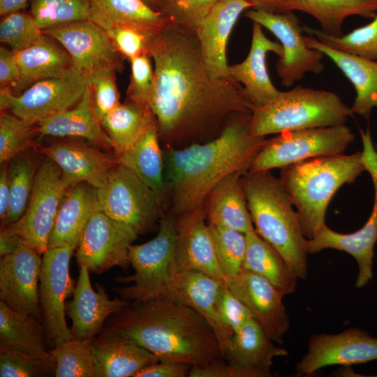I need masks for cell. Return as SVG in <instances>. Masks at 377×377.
Returning a JSON list of instances; mask_svg holds the SVG:
<instances>
[{"label":"cell","mask_w":377,"mask_h":377,"mask_svg":"<svg viewBox=\"0 0 377 377\" xmlns=\"http://www.w3.org/2000/svg\"><path fill=\"white\" fill-rule=\"evenodd\" d=\"M360 156V151L319 156L281 168L279 178L297 209L306 239L325 225L327 208L337 191L364 171Z\"/></svg>","instance_id":"5"},{"label":"cell","mask_w":377,"mask_h":377,"mask_svg":"<svg viewBox=\"0 0 377 377\" xmlns=\"http://www.w3.org/2000/svg\"><path fill=\"white\" fill-rule=\"evenodd\" d=\"M55 369L50 354L36 356L0 347L1 377L55 376Z\"/></svg>","instance_id":"45"},{"label":"cell","mask_w":377,"mask_h":377,"mask_svg":"<svg viewBox=\"0 0 377 377\" xmlns=\"http://www.w3.org/2000/svg\"><path fill=\"white\" fill-rule=\"evenodd\" d=\"M308 47L328 57L353 85L356 96L351 110L369 119L377 107V62L333 49L311 36H304Z\"/></svg>","instance_id":"28"},{"label":"cell","mask_w":377,"mask_h":377,"mask_svg":"<svg viewBox=\"0 0 377 377\" xmlns=\"http://www.w3.org/2000/svg\"><path fill=\"white\" fill-rule=\"evenodd\" d=\"M156 120L148 105L128 99L120 103L101 120V126L109 137L117 156L128 151L146 128Z\"/></svg>","instance_id":"37"},{"label":"cell","mask_w":377,"mask_h":377,"mask_svg":"<svg viewBox=\"0 0 377 377\" xmlns=\"http://www.w3.org/2000/svg\"><path fill=\"white\" fill-rule=\"evenodd\" d=\"M43 33L65 48L75 68L87 79L100 71L122 69V56L105 31L91 20L62 24Z\"/></svg>","instance_id":"15"},{"label":"cell","mask_w":377,"mask_h":377,"mask_svg":"<svg viewBox=\"0 0 377 377\" xmlns=\"http://www.w3.org/2000/svg\"><path fill=\"white\" fill-rule=\"evenodd\" d=\"M0 347L36 356L50 354L43 323L0 301Z\"/></svg>","instance_id":"35"},{"label":"cell","mask_w":377,"mask_h":377,"mask_svg":"<svg viewBox=\"0 0 377 377\" xmlns=\"http://www.w3.org/2000/svg\"><path fill=\"white\" fill-rule=\"evenodd\" d=\"M208 225L226 280L235 276L243 269L246 249V235L236 230Z\"/></svg>","instance_id":"44"},{"label":"cell","mask_w":377,"mask_h":377,"mask_svg":"<svg viewBox=\"0 0 377 377\" xmlns=\"http://www.w3.org/2000/svg\"><path fill=\"white\" fill-rule=\"evenodd\" d=\"M377 241V196L371 215L359 230L342 234L324 225L311 239H306L307 253H315L326 249H333L348 253L356 260L359 274L356 287L364 286L372 279V264L374 246Z\"/></svg>","instance_id":"25"},{"label":"cell","mask_w":377,"mask_h":377,"mask_svg":"<svg viewBox=\"0 0 377 377\" xmlns=\"http://www.w3.org/2000/svg\"><path fill=\"white\" fill-rule=\"evenodd\" d=\"M37 124H30L8 111L0 116V163H8L22 151L37 146Z\"/></svg>","instance_id":"43"},{"label":"cell","mask_w":377,"mask_h":377,"mask_svg":"<svg viewBox=\"0 0 377 377\" xmlns=\"http://www.w3.org/2000/svg\"><path fill=\"white\" fill-rule=\"evenodd\" d=\"M251 114H234L208 142L163 150L167 211L175 216L193 211L221 181L249 170L266 139L251 135Z\"/></svg>","instance_id":"2"},{"label":"cell","mask_w":377,"mask_h":377,"mask_svg":"<svg viewBox=\"0 0 377 377\" xmlns=\"http://www.w3.org/2000/svg\"><path fill=\"white\" fill-rule=\"evenodd\" d=\"M151 8L156 10L159 0H144Z\"/></svg>","instance_id":"60"},{"label":"cell","mask_w":377,"mask_h":377,"mask_svg":"<svg viewBox=\"0 0 377 377\" xmlns=\"http://www.w3.org/2000/svg\"><path fill=\"white\" fill-rule=\"evenodd\" d=\"M188 377H256L246 370L235 368L227 363L223 357L202 366L191 367Z\"/></svg>","instance_id":"52"},{"label":"cell","mask_w":377,"mask_h":377,"mask_svg":"<svg viewBox=\"0 0 377 377\" xmlns=\"http://www.w3.org/2000/svg\"><path fill=\"white\" fill-rule=\"evenodd\" d=\"M138 235L129 226L117 221L98 207L93 212L76 248L78 267L100 274L113 267L127 269L129 246Z\"/></svg>","instance_id":"14"},{"label":"cell","mask_w":377,"mask_h":377,"mask_svg":"<svg viewBox=\"0 0 377 377\" xmlns=\"http://www.w3.org/2000/svg\"><path fill=\"white\" fill-rule=\"evenodd\" d=\"M37 128L41 136L79 137L95 146L112 149L110 140L95 113L89 83L82 98L75 107L40 121Z\"/></svg>","instance_id":"29"},{"label":"cell","mask_w":377,"mask_h":377,"mask_svg":"<svg viewBox=\"0 0 377 377\" xmlns=\"http://www.w3.org/2000/svg\"><path fill=\"white\" fill-rule=\"evenodd\" d=\"M75 184L47 158L36 171L24 214L17 222L1 228V233L17 237L43 255L47 250L50 235L63 198Z\"/></svg>","instance_id":"8"},{"label":"cell","mask_w":377,"mask_h":377,"mask_svg":"<svg viewBox=\"0 0 377 377\" xmlns=\"http://www.w3.org/2000/svg\"><path fill=\"white\" fill-rule=\"evenodd\" d=\"M245 235L246 249L243 269L264 277L284 295L294 293L298 278L281 256L254 228Z\"/></svg>","instance_id":"38"},{"label":"cell","mask_w":377,"mask_h":377,"mask_svg":"<svg viewBox=\"0 0 377 377\" xmlns=\"http://www.w3.org/2000/svg\"><path fill=\"white\" fill-rule=\"evenodd\" d=\"M271 52L280 57L283 52L281 43L266 37L262 26L253 22L251 44L247 57L239 64L228 66L230 76L242 85L254 110L271 102L280 91L272 83L267 68V56Z\"/></svg>","instance_id":"24"},{"label":"cell","mask_w":377,"mask_h":377,"mask_svg":"<svg viewBox=\"0 0 377 377\" xmlns=\"http://www.w3.org/2000/svg\"><path fill=\"white\" fill-rule=\"evenodd\" d=\"M335 93L297 85L279 91L269 103L253 110L250 123L253 136H266L306 128L345 124L353 115Z\"/></svg>","instance_id":"6"},{"label":"cell","mask_w":377,"mask_h":377,"mask_svg":"<svg viewBox=\"0 0 377 377\" xmlns=\"http://www.w3.org/2000/svg\"><path fill=\"white\" fill-rule=\"evenodd\" d=\"M219 305L224 323L234 333L253 318L248 308L229 289L226 283L220 293Z\"/></svg>","instance_id":"51"},{"label":"cell","mask_w":377,"mask_h":377,"mask_svg":"<svg viewBox=\"0 0 377 377\" xmlns=\"http://www.w3.org/2000/svg\"><path fill=\"white\" fill-rule=\"evenodd\" d=\"M219 0H159L157 10L169 26L195 33V31Z\"/></svg>","instance_id":"46"},{"label":"cell","mask_w":377,"mask_h":377,"mask_svg":"<svg viewBox=\"0 0 377 377\" xmlns=\"http://www.w3.org/2000/svg\"><path fill=\"white\" fill-rule=\"evenodd\" d=\"M133 341L159 361L205 365L223 357L207 322L190 307L165 297L130 302L106 320L97 337Z\"/></svg>","instance_id":"3"},{"label":"cell","mask_w":377,"mask_h":377,"mask_svg":"<svg viewBox=\"0 0 377 377\" xmlns=\"http://www.w3.org/2000/svg\"><path fill=\"white\" fill-rule=\"evenodd\" d=\"M261 326L249 320L235 332L223 357L230 365L253 373L256 377L271 376L270 367L276 357L286 356V349L276 346Z\"/></svg>","instance_id":"26"},{"label":"cell","mask_w":377,"mask_h":377,"mask_svg":"<svg viewBox=\"0 0 377 377\" xmlns=\"http://www.w3.org/2000/svg\"><path fill=\"white\" fill-rule=\"evenodd\" d=\"M150 57L144 54L130 60L131 73L126 91L127 99L141 105H148L154 82Z\"/></svg>","instance_id":"50"},{"label":"cell","mask_w":377,"mask_h":377,"mask_svg":"<svg viewBox=\"0 0 377 377\" xmlns=\"http://www.w3.org/2000/svg\"><path fill=\"white\" fill-rule=\"evenodd\" d=\"M96 377H134L158 358L140 345L116 337H96L92 341Z\"/></svg>","instance_id":"30"},{"label":"cell","mask_w":377,"mask_h":377,"mask_svg":"<svg viewBox=\"0 0 377 377\" xmlns=\"http://www.w3.org/2000/svg\"><path fill=\"white\" fill-rule=\"evenodd\" d=\"M286 10L309 14L319 22L324 33L341 36L346 17L360 15L373 18L377 10V0H288Z\"/></svg>","instance_id":"36"},{"label":"cell","mask_w":377,"mask_h":377,"mask_svg":"<svg viewBox=\"0 0 377 377\" xmlns=\"http://www.w3.org/2000/svg\"><path fill=\"white\" fill-rule=\"evenodd\" d=\"M8 164V163L1 165L0 172V217L1 223H3L6 218L10 203Z\"/></svg>","instance_id":"56"},{"label":"cell","mask_w":377,"mask_h":377,"mask_svg":"<svg viewBox=\"0 0 377 377\" xmlns=\"http://www.w3.org/2000/svg\"><path fill=\"white\" fill-rule=\"evenodd\" d=\"M252 9L264 10L268 13H280L287 12L288 0H247Z\"/></svg>","instance_id":"57"},{"label":"cell","mask_w":377,"mask_h":377,"mask_svg":"<svg viewBox=\"0 0 377 377\" xmlns=\"http://www.w3.org/2000/svg\"><path fill=\"white\" fill-rule=\"evenodd\" d=\"M88 81L75 68L68 74L38 81L24 93L15 96L10 89H1V111L10 112L32 124L64 112L82 98Z\"/></svg>","instance_id":"11"},{"label":"cell","mask_w":377,"mask_h":377,"mask_svg":"<svg viewBox=\"0 0 377 377\" xmlns=\"http://www.w3.org/2000/svg\"><path fill=\"white\" fill-rule=\"evenodd\" d=\"M176 240L177 217L167 211L159 221L158 232L154 238L129 246L128 259L134 274L119 276L115 281L133 285L116 288L114 291L130 302L163 297L177 273Z\"/></svg>","instance_id":"7"},{"label":"cell","mask_w":377,"mask_h":377,"mask_svg":"<svg viewBox=\"0 0 377 377\" xmlns=\"http://www.w3.org/2000/svg\"><path fill=\"white\" fill-rule=\"evenodd\" d=\"M28 0H0V14L5 16L23 9Z\"/></svg>","instance_id":"59"},{"label":"cell","mask_w":377,"mask_h":377,"mask_svg":"<svg viewBox=\"0 0 377 377\" xmlns=\"http://www.w3.org/2000/svg\"><path fill=\"white\" fill-rule=\"evenodd\" d=\"M21 242L14 236L0 234V256L1 258L14 252Z\"/></svg>","instance_id":"58"},{"label":"cell","mask_w":377,"mask_h":377,"mask_svg":"<svg viewBox=\"0 0 377 377\" xmlns=\"http://www.w3.org/2000/svg\"><path fill=\"white\" fill-rule=\"evenodd\" d=\"M154 82L148 105L165 148L216 138L236 113H252L242 85L212 78L195 34L168 26L151 40Z\"/></svg>","instance_id":"1"},{"label":"cell","mask_w":377,"mask_h":377,"mask_svg":"<svg viewBox=\"0 0 377 377\" xmlns=\"http://www.w3.org/2000/svg\"><path fill=\"white\" fill-rule=\"evenodd\" d=\"M28 150L15 156L8 164L10 203L2 228L17 222L27 209L36 174Z\"/></svg>","instance_id":"39"},{"label":"cell","mask_w":377,"mask_h":377,"mask_svg":"<svg viewBox=\"0 0 377 377\" xmlns=\"http://www.w3.org/2000/svg\"><path fill=\"white\" fill-rule=\"evenodd\" d=\"M242 176L231 175L217 184L204 203L207 221L246 234L253 229L248 209Z\"/></svg>","instance_id":"31"},{"label":"cell","mask_w":377,"mask_h":377,"mask_svg":"<svg viewBox=\"0 0 377 377\" xmlns=\"http://www.w3.org/2000/svg\"><path fill=\"white\" fill-rule=\"evenodd\" d=\"M362 141V151L360 152V162L364 170L370 175L374 188V196H377V145L374 147L369 129L360 131Z\"/></svg>","instance_id":"55"},{"label":"cell","mask_w":377,"mask_h":377,"mask_svg":"<svg viewBox=\"0 0 377 377\" xmlns=\"http://www.w3.org/2000/svg\"><path fill=\"white\" fill-rule=\"evenodd\" d=\"M117 156L119 163L131 170L155 192L167 211L163 151L160 146L157 121L146 128L128 151Z\"/></svg>","instance_id":"32"},{"label":"cell","mask_w":377,"mask_h":377,"mask_svg":"<svg viewBox=\"0 0 377 377\" xmlns=\"http://www.w3.org/2000/svg\"><path fill=\"white\" fill-rule=\"evenodd\" d=\"M116 72L105 70L87 79L92 91L95 113L100 121L121 103L116 83Z\"/></svg>","instance_id":"49"},{"label":"cell","mask_w":377,"mask_h":377,"mask_svg":"<svg viewBox=\"0 0 377 377\" xmlns=\"http://www.w3.org/2000/svg\"><path fill=\"white\" fill-rule=\"evenodd\" d=\"M98 207L138 235L152 231L167 212L155 192L135 173L117 163L106 184L96 189Z\"/></svg>","instance_id":"9"},{"label":"cell","mask_w":377,"mask_h":377,"mask_svg":"<svg viewBox=\"0 0 377 377\" xmlns=\"http://www.w3.org/2000/svg\"><path fill=\"white\" fill-rule=\"evenodd\" d=\"M224 284L225 281L198 270H181L175 274L161 297L183 304L198 313L212 330L222 355L234 334L219 311V295Z\"/></svg>","instance_id":"17"},{"label":"cell","mask_w":377,"mask_h":377,"mask_svg":"<svg viewBox=\"0 0 377 377\" xmlns=\"http://www.w3.org/2000/svg\"><path fill=\"white\" fill-rule=\"evenodd\" d=\"M15 54L21 72L20 87L64 76L75 68L65 48L45 34L33 45Z\"/></svg>","instance_id":"33"},{"label":"cell","mask_w":377,"mask_h":377,"mask_svg":"<svg viewBox=\"0 0 377 377\" xmlns=\"http://www.w3.org/2000/svg\"><path fill=\"white\" fill-rule=\"evenodd\" d=\"M39 150L75 184L84 182L95 189L106 184L111 170L118 163L115 154L79 142L58 140Z\"/></svg>","instance_id":"23"},{"label":"cell","mask_w":377,"mask_h":377,"mask_svg":"<svg viewBox=\"0 0 377 377\" xmlns=\"http://www.w3.org/2000/svg\"><path fill=\"white\" fill-rule=\"evenodd\" d=\"M304 31L337 50L377 62V14L366 25L341 36H334L306 25Z\"/></svg>","instance_id":"40"},{"label":"cell","mask_w":377,"mask_h":377,"mask_svg":"<svg viewBox=\"0 0 377 377\" xmlns=\"http://www.w3.org/2000/svg\"><path fill=\"white\" fill-rule=\"evenodd\" d=\"M241 178L255 230L298 279H306V238L281 180L270 170L248 171Z\"/></svg>","instance_id":"4"},{"label":"cell","mask_w":377,"mask_h":377,"mask_svg":"<svg viewBox=\"0 0 377 377\" xmlns=\"http://www.w3.org/2000/svg\"><path fill=\"white\" fill-rule=\"evenodd\" d=\"M244 16L268 29L281 43L283 52L276 69L283 86H292L306 73L319 74L323 71L324 54L308 47L302 34L303 26L293 11L273 13L251 8Z\"/></svg>","instance_id":"12"},{"label":"cell","mask_w":377,"mask_h":377,"mask_svg":"<svg viewBox=\"0 0 377 377\" xmlns=\"http://www.w3.org/2000/svg\"><path fill=\"white\" fill-rule=\"evenodd\" d=\"M229 289L245 304L267 335L278 343L290 327L282 299L284 295L264 277L243 269L225 281Z\"/></svg>","instance_id":"19"},{"label":"cell","mask_w":377,"mask_h":377,"mask_svg":"<svg viewBox=\"0 0 377 377\" xmlns=\"http://www.w3.org/2000/svg\"><path fill=\"white\" fill-rule=\"evenodd\" d=\"M107 33L119 53L131 60L140 55L149 54L152 38L146 32L126 25L102 24H98ZM150 56V55H149Z\"/></svg>","instance_id":"48"},{"label":"cell","mask_w":377,"mask_h":377,"mask_svg":"<svg viewBox=\"0 0 377 377\" xmlns=\"http://www.w3.org/2000/svg\"><path fill=\"white\" fill-rule=\"evenodd\" d=\"M94 339H68L49 350L56 377H96L91 350Z\"/></svg>","instance_id":"41"},{"label":"cell","mask_w":377,"mask_h":377,"mask_svg":"<svg viewBox=\"0 0 377 377\" xmlns=\"http://www.w3.org/2000/svg\"><path fill=\"white\" fill-rule=\"evenodd\" d=\"M90 19L98 24L126 25L156 36L168 26L162 14L144 0H91Z\"/></svg>","instance_id":"34"},{"label":"cell","mask_w":377,"mask_h":377,"mask_svg":"<svg viewBox=\"0 0 377 377\" xmlns=\"http://www.w3.org/2000/svg\"><path fill=\"white\" fill-rule=\"evenodd\" d=\"M43 34L31 14L17 11L3 16L1 20L0 40L15 52L31 47Z\"/></svg>","instance_id":"47"},{"label":"cell","mask_w":377,"mask_h":377,"mask_svg":"<svg viewBox=\"0 0 377 377\" xmlns=\"http://www.w3.org/2000/svg\"><path fill=\"white\" fill-rule=\"evenodd\" d=\"M251 8L247 0H219L198 25L195 34L212 78L233 80L227 62L228 40L240 15Z\"/></svg>","instance_id":"21"},{"label":"cell","mask_w":377,"mask_h":377,"mask_svg":"<svg viewBox=\"0 0 377 377\" xmlns=\"http://www.w3.org/2000/svg\"><path fill=\"white\" fill-rule=\"evenodd\" d=\"M377 360V338L360 329H348L337 334L311 337L307 353L295 367L301 376H309L323 367L365 363Z\"/></svg>","instance_id":"18"},{"label":"cell","mask_w":377,"mask_h":377,"mask_svg":"<svg viewBox=\"0 0 377 377\" xmlns=\"http://www.w3.org/2000/svg\"><path fill=\"white\" fill-rule=\"evenodd\" d=\"M42 261L41 254L22 242L14 252L1 257L0 300L13 310L43 323L39 300Z\"/></svg>","instance_id":"16"},{"label":"cell","mask_w":377,"mask_h":377,"mask_svg":"<svg viewBox=\"0 0 377 377\" xmlns=\"http://www.w3.org/2000/svg\"><path fill=\"white\" fill-rule=\"evenodd\" d=\"M80 267L73 298L66 303V313L72 320L70 328L74 339H94L108 318L127 305L130 301L117 297L110 300L103 286L96 283L93 289L88 268Z\"/></svg>","instance_id":"20"},{"label":"cell","mask_w":377,"mask_h":377,"mask_svg":"<svg viewBox=\"0 0 377 377\" xmlns=\"http://www.w3.org/2000/svg\"><path fill=\"white\" fill-rule=\"evenodd\" d=\"M177 217V272L194 269L225 281L220 267L204 206Z\"/></svg>","instance_id":"22"},{"label":"cell","mask_w":377,"mask_h":377,"mask_svg":"<svg viewBox=\"0 0 377 377\" xmlns=\"http://www.w3.org/2000/svg\"><path fill=\"white\" fill-rule=\"evenodd\" d=\"M191 368V365L183 362L158 361L144 367L134 377H186Z\"/></svg>","instance_id":"54"},{"label":"cell","mask_w":377,"mask_h":377,"mask_svg":"<svg viewBox=\"0 0 377 377\" xmlns=\"http://www.w3.org/2000/svg\"><path fill=\"white\" fill-rule=\"evenodd\" d=\"M21 72L15 52L5 47L0 48L1 89L19 86Z\"/></svg>","instance_id":"53"},{"label":"cell","mask_w":377,"mask_h":377,"mask_svg":"<svg viewBox=\"0 0 377 377\" xmlns=\"http://www.w3.org/2000/svg\"><path fill=\"white\" fill-rule=\"evenodd\" d=\"M97 207L96 189L84 182L71 186L59 207L48 240V249H76L82 232Z\"/></svg>","instance_id":"27"},{"label":"cell","mask_w":377,"mask_h":377,"mask_svg":"<svg viewBox=\"0 0 377 377\" xmlns=\"http://www.w3.org/2000/svg\"><path fill=\"white\" fill-rule=\"evenodd\" d=\"M31 15L42 31L89 20L91 0H32Z\"/></svg>","instance_id":"42"},{"label":"cell","mask_w":377,"mask_h":377,"mask_svg":"<svg viewBox=\"0 0 377 377\" xmlns=\"http://www.w3.org/2000/svg\"><path fill=\"white\" fill-rule=\"evenodd\" d=\"M354 139L345 124L283 132L265 139L249 171L270 170L311 158L343 154Z\"/></svg>","instance_id":"10"},{"label":"cell","mask_w":377,"mask_h":377,"mask_svg":"<svg viewBox=\"0 0 377 377\" xmlns=\"http://www.w3.org/2000/svg\"><path fill=\"white\" fill-rule=\"evenodd\" d=\"M74 251L71 247H59L48 249L43 254L39 300L47 344L51 349L73 339L65 315L66 300L73 295L75 287L69 272Z\"/></svg>","instance_id":"13"}]
</instances>
